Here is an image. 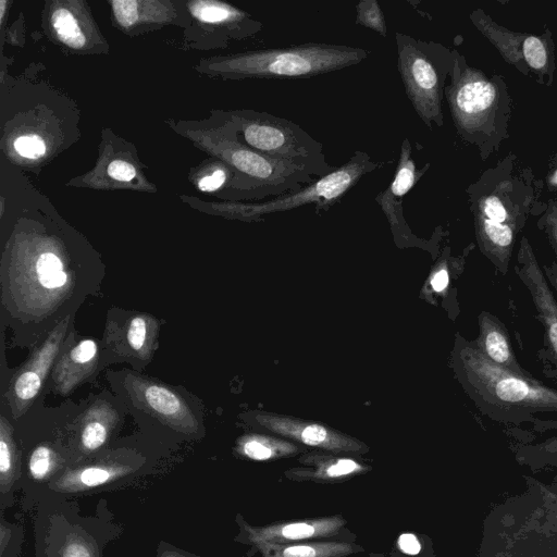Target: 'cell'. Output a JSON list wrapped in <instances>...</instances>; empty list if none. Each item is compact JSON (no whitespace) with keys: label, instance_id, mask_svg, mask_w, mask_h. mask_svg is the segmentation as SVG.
<instances>
[{"label":"cell","instance_id":"cell-17","mask_svg":"<svg viewBox=\"0 0 557 557\" xmlns=\"http://www.w3.org/2000/svg\"><path fill=\"white\" fill-rule=\"evenodd\" d=\"M479 335L472 341L478 350L492 363L523 376H533L518 361L505 324L483 310L479 318Z\"/></svg>","mask_w":557,"mask_h":557},{"label":"cell","instance_id":"cell-18","mask_svg":"<svg viewBox=\"0 0 557 557\" xmlns=\"http://www.w3.org/2000/svg\"><path fill=\"white\" fill-rule=\"evenodd\" d=\"M364 548L356 542L312 541L296 544L263 543L250 548L249 556L261 557H348L363 553Z\"/></svg>","mask_w":557,"mask_h":557},{"label":"cell","instance_id":"cell-14","mask_svg":"<svg viewBox=\"0 0 557 557\" xmlns=\"http://www.w3.org/2000/svg\"><path fill=\"white\" fill-rule=\"evenodd\" d=\"M299 467L284 471V476L293 482H312L318 484H335L371 471V466L342 454L325 450H313L302 454Z\"/></svg>","mask_w":557,"mask_h":557},{"label":"cell","instance_id":"cell-30","mask_svg":"<svg viewBox=\"0 0 557 557\" xmlns=\"http://www.w3.org/2000/svg\"><path fill=\"white\" fill-rule=\"evenodd\" d=\"M109 428L101 419L91 418L84 423L81 431L82 447L90 453L100 448L107 441Z\"/></svg>","mask_w":557,"mask_h":557},{"label":"cell","instance_id":"cell-3","mask_svg":"<svg viewBox=\"0 0 557 557\" xmlns=\"http://www.w3.org/2000/svg\"><path fill=\"white\" fill-rule=\"evenodd\" d=\"M523 478L524 491L486 516L478 557H557V492Z\"/></svg>","mask_w":557,"mask_h":557},{"label":"cell","instance_id":"cell-6","mask_svg":"<svg viewBox=\"0 0 557 557\" xmlns=\"http://www.w3.org/2000/svg\"><path fill=\"white\" fill-rule=\"evenodd\" d=\"M370 51L329 42H304L247 52L234 59L235 71L265 79L310 78L363 62Z\"/></svg>","mask_w":557,"mask_h":557},{"label":"cell","instance_id":"cell-38","mask_svg":"<svg viewBox=\"0 0 557 557\" xmlns=\"http://www.w3.org/2000/svg\"><path fill=\"white\" fill-rule=\"evenodd\" d=\"M449 271L445 262L441 264L431 278V286L435 293H443L449 284Z\"/></svg>","mask_w":557,"mask_h":557},{"label":"cell","instance_id":"cell-34","mask_svg":"<svg viewBox=\"0 0 557 557\" xmlns=\"http://www.w3.org/2000/svg\"><path fill=\"white\" fill-rule=\"evenodd\" d=\"M15 150L25 158L37 159L46 151L42 139L36 135L21 136L14 141Z\"/></svg>","mask_w":557,"mask_h":557},{"label":"cell","instance_id":"cell-27","mask_svg":"<svg viewBox=\"0 0 557 557\" xmlns=\"http://www.w3.org/2000/svg\"><path fill=\"white\" fill-rule=\"evenodd\" d=\"M193 14L206 23H223L245 17V14L219 2H196L190 7Z\"/></svg>","mask_w":557,"mask_h":557},{"label":"cell","instance_id":"cell-42","mask_svg":"<svg viewBox=\"0 0 557 557\" xmlns=\"http://www.w3.org/2000/svg\"><path fill=\"white\" fill-rule=\"evenodd\" d=\"M364 557H389V556L382 554V553H370Z\"/></svg>","mask_w":557,"mask_h":557},{"label":"cell","instance_id":"cell-36","mask_svg":"<svg viewBox=\"0 0 557 557\" xmlns=\"http://www.w3.org/2000/svg\"><path fill=\"white\" fill-rule=\"evenodd\" d=\"M107 171L112 178L123 182L133 180L136 174L134 166L122 160L112 161Z\"/></svg>","mask_w":557,"mask_h":557},{"label":"cell","instance_id":"cell-16","mask_svg":"<svg viewBox=\"0 0 557 557\" xmlns=\"http://www.w3.org/2000/svg\"><path fill=\"white\" fill-rule=\"evenodd\" d=\"M64 320L21 369L12 384V395L20 407L28 405L38 394L66 330Z\"/></svg>","mask_w":557,"mask_h":557},{"label":"cell","instance_id":"cell-24","mask_svg":"<svg viewBox=\"0 0 557 557\" xmlns=\"http://www.w3.org/2000/svg\"><path fill=\"white\" fill-rule=\"evenodd\" d=\"M389 557H436L432 539L414 531H405L394 540Z\"/></svg>","mask_w":557,"mask_h":557},{"label":"cell","instance_id":"cell-12","mask_svg":"<svg viewBox=\"0 0 557 557\" xmlns=\"http://www.w3.org/2000/svg\"><path fill=\"white\" fill-rule=\"evenodd\" d=\"M257 423L263 429L296 444L335 454H366L369 447L355 437L323 424L278 414L259 413Z\"/></svg>","mask_w":557,"mask_h":557},{"label":"cell","instance_id":"cell-2","mask_svg":"<svg viewBox=\"0 0 557 557\" xmlns=\"http://www.w3.org/2000/svg\"><path fill=\"white\" fill-rule=\"evenodd\" d=\"M453 53L454 66L444 98L457 135L474 146L485 161L510 136L513 101L503 75L487 74L470 65L457 49Z\"/></svg>","mask_w":557,"mask_h":557},{"label":"cell","instance_id":"cell-5","mask_svg":"<svg viewBox=\"0 0 557 557\" xmlns=\"http://www.w3.org/2000/svg\"><path fill=\"white\" fill-rule=\"evenodd\" d=\"M395 42L397 71L412 109L428 128L443 127L442 103L454 66L453 49L400 32Z\"/></svg>","mask_w":557,"mask_h":557},{"label":"cell","instance_id":"cell-22","mask_svg":"<svg viewBox=\"0 0 557 557\" xmlns=\"http://www.w3.org/2000/svg\"><path fill=\"white\" fill-rule=\"evenodd\" d=\"M18 473L16 446L12 436V428L2 417L0 423V490L2 496L8 494Z\"/></svg>","mask_w":557,"mask_h":557},{"label":"cell","instance_id":"cell-32","mask_svg":"<svg viewBox=\"0 0 557 557\" xmlns=\"http://www.w3.org/2000/svg\"><path fill=\"white\" fill-rule=\"evenodd\" d=\"M149 322L144 315L132 318L125 330V338L129 348L135 352H140L148 345Z\"/></svg>","mask_w":557,"mask_h":557},{"label":"cell","instance_id":"cell-23","mask_svg":"<svg viewBox=\"0 0 557 557\" xmlns=\"http://www.w3.org/2000/svg\"><path fill=\"white\" fill-rule=\"evenodd\" d=\"M512 450L517 461L532 469L557 467V435L535 444L518 443Z\"/></svg>","mask_w":557,"mask_h":557},{"label":"cell","instance_id":"cell-9","mask_svg":"<svg viewBox=\"0 0 557 557\" xmlns=\"http://www.w3.org/2000/svg\"><path fill=\"white\" fill-rule=\"evenodd\" d=\"M469 18L507 64L537 84L553 85L556 45L548 27L542 34L513 32L495 22L482 8L471 11Z\"/></svg>","mask_w":557,"mask_h":557},{"label":"cell","instance_id":"cell-13","mask_svg":"<svg viewBox=\"0 0 557 557\" xmlns=\"http://www.w3.org/2000/svg\"><path fill=\"white\" fill-rule=\"evenodd\" d=\"M431 164L428 162L418 169L412 154V146L408 138L400 145L398 162L388 186L376 195L375 202L381 207L394 234H409L403 211L404 197L426 173Z\"/></svg>","mask_w":557,"mask_h":557},{"label":"cell","instance_id":"cell-37","mask_svg":"<svg viewBox=\"0 0 557 557\" xmlns=\"http://www.w3.org/2000/svg\"><path fill=\"white\" fill-rule=\"evenodd\" d=\"M226 177L227 174L223 169H216L210 175L202 177L198 186L202 191H213L225 183Z\"/></svg>","mask_w":557,"mask_h":557},{"label":"cell","instance_id":"cell-19","mask_svg":"<svg viewBox=\"0 0 557 557\" xmlns=\"http://www.w3.org/2000/svg\"><path fill=\"white\" fill-rule=\"evenodd\" d=\"M131 468L117 462H98L63 473L53 484L61 492L76 493L106 485L127 475Z\"/></svg>","mask_w":557,"mask_h":557},{"label":"cell","instance_id":"cell-1","mask_svg":"<svg viewBox=\"0 0 557 557\" xmlns=\"http://www.w3.org/2000/svg\"><path fill=\"white\" fill-rule=\"evenodd\" d=\"M459 379L481 413L507 425H531L535 432L557 430V389L488 361L463 338L454 356Z\"/></svg>","mask_w":557,"mask_h":557},{"label":"cell","instance_id":"cell-29","mask_svg":"<svg viewBox=\"0 0 557 557\" xmlns=\"http://www.w3.org/2000/svg\"><path fill=\"white\" fill-rule=\"evenodd\" d=\"M55 465L54 451L49 446L39 445L30 454L28 469L34 480L44 481L50 476Z\"/></svg>","mask_w":557,"mask_h":557},{"label":"cell","instance_id":"cell-26","mask_svg":"<svg viewBox=\"0 0 557 557\" xmlns=\"http://www.w3.org/2000/svg\"><path fill=\"white\" fill-rule=\"evenodd\" d=\"M52 25L60 40L65 45L78 49L85 44V36L82 33L73 14L66 9H58L52 15Z\"/></svg>","mask_w":557,"mask_h":557},{"label":"cell","instance_id":"cell-44","mask_svg":"<svg viewBox=\"0 0 557 557\" xmlns=\"http://www.w3.org/2000/svg\"><path fill=\"white\" fill-rule=\"evenodd\" d=\"M555 159L557 160V154L555 156Z\"/></svg>","mask_w":557,"mask_h":557},{"label":"cell","instance_id":"cell-21","mask_svg":"<svg viewBox=\"0 0 557 557\" xmlns=\"http://www.w3.org/2000/svg\"><path fill=\"white\" fill-rule=\"evenodd\" d=\"M97 356V344L92 339H84L73 347L57 366L55 381L58 386L69 392L94 367Z\"/></svg>","mask_w":557,"mask_h":557},{"label":"cell","instance_id":"cell-39","mask_svg":"<svg viewBox=\"0 0 557 557\" xmlns=\"http://www.w3.org/2000/svg\"><path fill=\"white\" fill-rule=\"evenodd\" d=\"M157 557H199L185 550L178 549L168 543H160Z\"/></svg>","mask_w":557,"mask_h":557},{"label":"cell","instance_id":"cell-33","mask_svg":"<svg viewBox=\"0 0 557 557\" xmlns=\"http://www.w3.org/2000/svg\"><path fill=\"white\" fill-rule=\"evenodd\" d=\"M537 228L544 233L557 257V200L549 199L544 212L537 218Z\"/></svg>","mask_w":557,"mask_h":557},{"label":"cell","instance_id":"cell-10","mask_svg":"<svg viewBox=\"0 0 557 557\" xmlns=\"http://www.w3.org/2000/svg\"><path fill=\"white\" fill-rule=\"evenodd\" d=\"M235 522L238 533L234 541L250 548L263 543L285 545L312 541L357 540V535L348 528V521L342 513L280 520L262 525L251 524L242 513H237Z\"/></svg>","mask_w":557,"mask_h":557},{"label":"cell","instance_id":"cell-8","mask_svg":"<svg viewBox=\"0 0 557 557\" xmlns=\"http://www.w3.org/2000/svg\"><path fill=\"white\" fill-rule=\"evenodd\" d=\"M364 151L356 150L336 169L305 185L297 191L287 193L243 208L246 218L259 219L267 214L285 212L306 205H314L315 212L327 211L344 200L347 194L366 175L384 166Z\"/></svg>","mask_w":557,"mask_h":557},{"label":"cell","instance_id":"cell-25","mask_svg":"<svg viewBox=\"0 0 557 557\" xmlns=\"http://www.w3.org/2000/svg\"><path fill=\"white\" fill-rule=\"evenodd\" d=\"M35 275L38 286L47 290L60 289L67 282V273L63 270L61 259L52 252H44L37 258Z\"/></svg>","mask_w":557,"mask_h":557},{"label":"cell","instance_id":"cell-43","mask_svg":"<svg viewBox=\"0 0 557 557\" xmlns=\"http://www.w3.org/2000/svg\"><path fill=\"white\" fill-rule=\"evenodd\" d=\"M548 485L557 492V475L554 476L553 481L550 483H548Z\"/></svg>","mask_w":557,"mask_h":557},{"label":"cell","instance_id":"cell-35","mask_svg":"<svg viewBox=\"0 0 557 557\" xmlns=\"http://www.w3.org/2000/svg\"><path fill=\"white\" fill-rule=\"evenodd\" d=\"M112 7L114 15L122 26L128 27L137 21L138 11L136 1H113Z\"/></svg>","mask_w":557,"mask_h":557},{"label":"cell","instance_id":"cell-20","mask_svg":"<svg viewBox=\"0 0 557 557\" xmlns=\"http://www.w3.org/2000/svg\"><path fill=\"white\" fill-rule=\"evenodd\" d=\"M302 451V447L284 437L268 434L249 433L240 436L235 445V453L252 461H273L294 457Z\"/></svg>","mask_w":557,"mask_h":557},{"label":"cell","instance_id":"cell-11","mask_svg":"<svg viewBox=\"0 0 557 557\" xmlns=\"http://www.w3.org/2000/svg\"><path fill=\"white\" fill-rule=\"evenodd\" d=\"M513 270L529 290L543 325L547 357L557 370V299L527 236L519 242Z\"/></svg>","mask_w":557,"mask_h":557},{"label":"cell","instance_id":"cell-7","mask_svg":"<svg viewBox=\"0 0 557 557\" xmlns=\"http://www.w3.org/2000/svg\"><path fill=\"white\" fill-rule=\"evenodd\" d=\"M246 145L256 151L295 165L314 178L333 172L322 144L293 121L268 112H251L242 120Z\"/></svg>","mask_w":557,"mask_h":557},{"label":"cell","instance_id":"cell-4","mask_svg":"<svg viewBox=\"0 0 557 557\" xmlns=\"http://www.w3.org/2000/svg\"><path fill=\"white\" fill-rule=\"evenodd\" d=\"M543 182L533 169L520 162L512 151L482 172L466 188L473 218H482L520 233L531 216L546 208L542 201Z\"/></svg>","mask_w":557,"mask_h":557},{"label":"cell","instance_id":"cell-41","mask_svg":"<svg viewBox=\"0 0 557 557\" xmlns=\"http://www.w3.org/2000/svg\"><path fill=\"white\" fill-rule=\"evenodd\" d=\"M10 530L5 529L4 524H1V555L5 548V543L9 541Z\"/></svg>","mask_w":557,"mask_h":557},{"label":"cell","instance_id":"cell-31","mask_svg":"<svg viewBox=\"0 0 557 557\" xmlns=\"http://www.w3.org/2000/svg\"><path fill=\"white\" fill-rule=\"evenodd\" d=\"M58 557H98L96 548L83 534L73 531L62 543Z\"/></svg>","mask_w":557,"mask_h":557},{"label":"cell","instance_id":"cell-28","mask_svg":"<svg viewBox=\"0 0 557 557\" xmlns=\"http://www.w3.org/2000/svg\"><path fill=\"white\" fill-rule=\"evenodd\" d=\"M356 23L374 30L382 37L387 36L385 16L375 0H361L356 4Z\"/></svg>","mask_w":557,"mask_h":557},{"label":"cell","instance_id":"cell-15","mask_svg":"<svg viewBox=\"0 0 557 557\" xmlns=\"http://www.w3.org/2000/svg\"><path fill=\"white\" fill-rule=\"evenodd\" d=\"M132 388L141 405L172 428L186 433L196 431L195 417L185 401L171 388L143 379L133 380Z\"/></svg>","mask_w":557,"mask_h":557},{"label":"cell","instance_id":"cell-40","mask_svg":"<svg viewBox=\"0 0 557 557\" xmlns=\"http://www.w3.org/2000/svg\"><path fill=\"white\" fill-rule=\"evenodd\" d=\"M542 269L557 299V261L544 264Z\"/></svg>","mask_w":557,"mask_h":557}]
</instances>
